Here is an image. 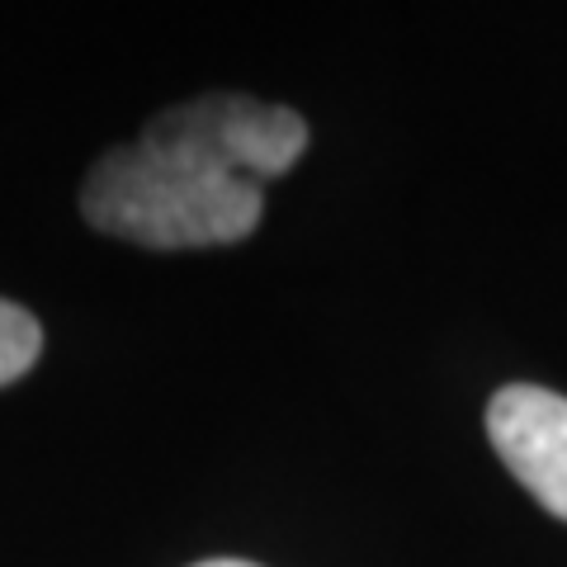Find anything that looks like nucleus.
Segmentation results:
<instances>
[{"label":"nucleus","instance_id":"4","mask_svg":"<svg viewBox=\"0 0 567 567\" xmlns=\"http://www.w3.org/2000/svg\"><path fill=\"white\" fill-rule=\"evenodd\" d=\"M194 567H260V563H246V558H208V563H194Z\"/></svg>","mask_w":567,"mask_h":567},{"label":"nucleus","instance_id":"1","mask_svg":"<svg viewBox=\"0 0 567 567\" xmlns=\"http://www.w3.org/2000/svg\"><path fill=\"white\" fill-rule=\"evenodd\" d=\"M308 152L303 114L251 95H204L156 114L81 185L85 223L152 251L227 246L260 227L265 181Z\"/></svg>","mask_w":567,"mask_h":567},{"label":"nucleus","instance_id":"3","mask_svg":"<svg viewBox=\"0 0 567 567\" xmlns=\"http://www.w3.org/2000/svg\"><path fill=\"white\" fill-rule=\"evenodd\" d=\"M39 354H43L39 317L20 303H10V298H0V388L24 379L29 369L39 364Z\"/></svg>","mask_w":567,"mask_h":567},{"label":"nucleus","instance_id":"2","mask_svg":"<svg viewBox=\"0 0 567 567\" xmlns=\"http://www.w3.org/2000/svg\"><path fill=\"white\" fill-rule=\"evenodd\" d=\"M487 435L516 483L548 516L567 520V398L511 383L487 402Z\"/></svg>","mask_w":567,"mask_h":567}]
</instances>
